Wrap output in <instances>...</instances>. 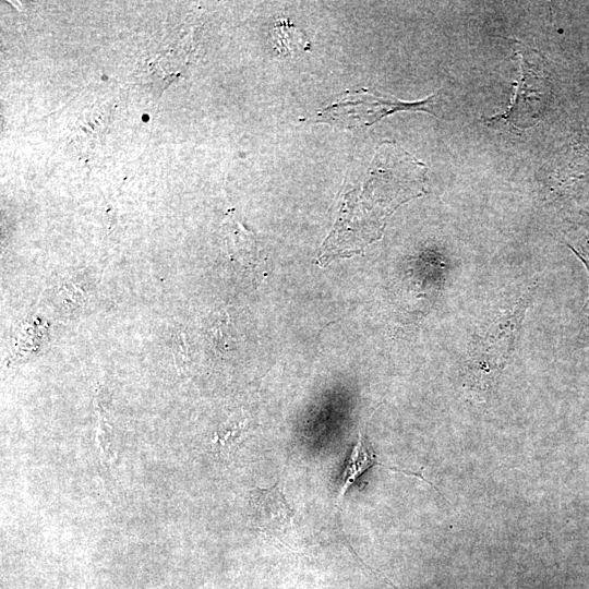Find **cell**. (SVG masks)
<instances>
[{"mask_svg":"<svg viewBox=\"0 0 589 589\" xmlns=\"http://www.w3.org/2000/svg\"><path fill=\"white\" fill-rule=\"evenodd\" d=\"M534 289L527 290L472 340L465 365V380L471 389H489L505 369L514 353Z\"/></svg>","mask_w":589,"mask_h":589,"instance_id":"obj_1","label":"cell"},{"mask_svg":"<svg viewBox=\"0 0 589 589\" xmlns=\"http://www.w3.org/2000/svg\"><path fill=\"white\" fill-rule=\"evenodd\" d=\"M438 93L420 101L407 103L362 88L347 92L342 98L318 111L313 120L357 129L370 127L398 111H424L438 118Z\"/></svg>","mask_w":589,"mask_h":589,"instance_id":"obj_2","label":"cell"},{"mask_svg":"<svg viewBox=\"0 0 589 589\" xmlns=\"http://www.w3.org/2000/svg\"><path fill=\"white\" fill-rule=\"evenodd\" d=\"M516 55L520 60V77L515 84V94L507 110L501 115L486 119L491 121L504 120L517 128H528L539 121L546 106L544 97L548 94V83L539 67V59L529 58L530 49L516 41Z\"/></svg>","mask_w":589,"mask_h":589,"instance_id":"obj_3","label":"cell"},{"mask_svg":"<svg viewBox=\"0 0 589 589\" xmlns=\"http://www.w3.org/2000/svg\"><path fill=\"white\" fill-rule=\"evenodd\" d=\"M249 518L252 527L268 540L291 548L289 542L294 539V515L278 483L251 492Z\"/></svg>","mask_w":589,"mask_h":589,"instance_id":"obj_4","label":"cell"},{"mask_svg":"<svg viewBox=\"0 0 589 589\" xmlns=\"http://www.w3.org/2000/svg\"><path fill=\"white\" fill-rule=\"evenodd\" d=\"M375 465L383 466L376 460L373 448L366 441L365 436L359 433L358 441L351 450L348 462L340 477V484L336 501L337 505L341 503L345 494L353 482H356L362 473Z\"/></svg>","mask_w":589,"mask_h":589,"instance_id":"obj_5","label":"cell"},{"mask_svg":"<svg viewBox=\"0 0 589 589\" xmlns=\"http://www.w3.org/2000/svg\"><path fill=\"white\" fill-rule=\"evenodd\" d=\"M273 46L278 56L306 51L311 43L305 33L289 19L278 17L272 28Z\"/></svg>","mask_w":589,"mask_h":589,"instance_id":"obj_6","label":"cell"},{"mask_svg":"<svg viewBox=\"0 0 589 589\" xmlns=\"http://www.w3.org/2000/svg\"><path fill=\"white\" fill-rule=\"evenodd\" d=\"M568 247L580 259V261H582L589 273V247L580 245L578 249H575L572 245ZM577 339L581 347H589V296L580 313Z\"/></svg>","mask_w":589,"mask_h":589,"instance_id":"obj_7","label":"cell"},{"mask_svg":"<svg viewBox=\"0 0 589 589\" xmlns=\"http://www.w3.org/2000/svg\"><path fill=\"white\" fill-rule=\"evenodd\" d=\"M172 352L178 372L184 373L190 364V353L187 337L182 332H178L173 337Z\"/></svg>","mask_w":589,"mask_h":589,"instance_id":"obj_8","label":"cell"}]
</instances>
